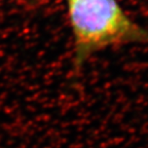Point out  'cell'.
Instances as JSON below:
<instances>
[{
  "instance_id": "cell-1",
  "label": "cell",
  "mask_w": 148,
  "mask_h": 148,
  "mask_svg": "<svg viewBox=\"0 0 148 148\" xmlns=\"http://www.w3.org/2000/svg\"><path fill=\"white\" fill-rule=\"evenodd\" d=\"M67 3L78 65L108 47L148 44V29L136 23L117 0H67Z\"/></svg>"
}]
</instances>
